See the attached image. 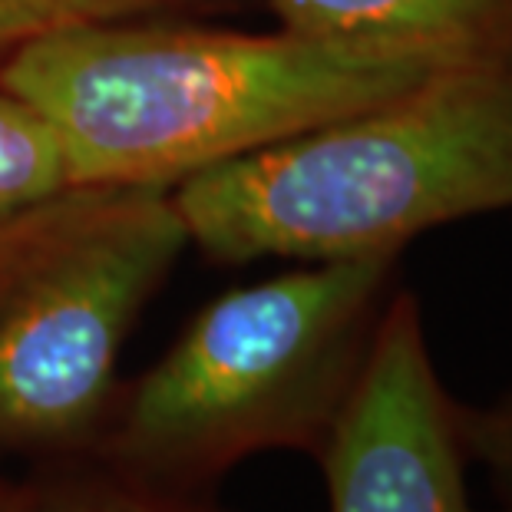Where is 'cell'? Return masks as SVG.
Listing matches in <instances>:
<instances>
[{
	"mask_svg": "<svg viewBox=\"0 0 512 512\" xmlns=\"http://www.w3.org/2000/svg\"><path fill=\"white\" fill-rule=\"evenodd\" d=\"M291 34L440 67H512V0H265Z\"/></svg>",
	"mask_w": 512,
	"mask_h": 512,
	"instance_id": "8992f818",
	"label": "cell"
},
{
	"mask_svg": "<svg viewBox=\"0 0 512 512\" xmlns=\"http://www.w3.org/2000/svg\"><path fill=\"white\" fill-rule=\"evenodd\" d=\"M70 185L60 136L34 106L0 90V219Z\"/></svg>",
	"mask_w": 512,
	"mask_h": 512,
	"instance_id": "9c48e42d",
	"label": "cell"
},
{
	"mask_svg": "<svg viewBox=\"0 0 512 512\" xmlns=\"http://www.w3.org/2000/svg\"><path fill=\"white\" fill-rule=\"evenodd\" d=\"M185 248L166 189L63 185L0 219V460L90 456L119 351Z\"/></svg>",
	"mask_w": 512,
	"mask_h": 512,
	"instance_id": "277c9868",
	"label": "cell"
},
{
	"mask_svg": "<svg viewBox=\"0 0 512 512\" xmlns=\"http://www.w3.org/2000/svg\"><path fill=\"white\" fill-rule=\"evenodd\" d=\"M470 470L483 479L479 512H512V387L489 403H463Z\"/></svg>",
	"mask_w": 512,
	"mask_h": 512,
	"instance_id": "30bf717a",
	"label": "cell"
},
{
	"mask_svg": "<svg viewBox=\"0 0 512 512\" xmlns=\"http://www.w3.org/2000/svg\"><path fill=\"white\" fill-rule=\"evenodd\" d=\"M248 0H0V67L34 43L126 17H225Z\"/></svg>",
	"mask_w": 512,
	"mask_h": 512,
	"instance_id": "ba28073f",
	"label": "cell"
},
{
	"mask_svg": "<svg viewBox=\"0 0 512 512\" xmlns=\"http://www.w3.org/2000/svg\"><path fill=\"white\" fill-rule=\"evenodd\" d=\"M215 265L403 255L433 228L512 212V67H437L172 189Z\"/></svg>",
	"mask_w": 512,
	"mask_h": 512,
	"instance_id": "7a4b0ae2",
	"label": "cell"
},
{
	"mask_svg": "<svg viewBox=\"0 0 512 512\" xmlns=\"http://www.w3.org/2000/svg\"><path fill=\"white\" fill-rule=\"evenodd\" d=\"M440 63L209 17H126L20 50L0 90L57 129L70 185L166 189L377 106Z\"/></svg>",
	"mask_w": 512,
	"mask_h": 512,
	"instance_id": "6da1fadb",
	"label": "cell"
},
{
	"mask_svg": "<svg viewBox=\"0 0 512 512\" xmlns=\"http://www.w3.org/2000/svg\"><path fill=\"white\" fill-rule=\"evenodd\" d=\"M0 512H225L205 496L172 493L110 466L63 460L30 466L27 476H0Z\"/></svg>",
	"mask_w": 512,
	"mask_h": 512,
	"instance_id": "52a82bcc",
	"label": "cell"
},
{
	"mask_svg": "<svg viewBox=\"0 0 512 512\" xmlns=\"http://www.w3.org/2000/svg\"><path fill=\"white\" fill-rule=\"evenodd\" d=\"M400 261L291 265L219 294L156 364L119 380L90 460L189 496L258 453L318 460L400 288Z\"/></svg>",
	"mask_w": 512,
	"mask_h": 512,
	"instance_id": "3957f363",
	"label": "cell"
},
{
	"mask_svg": "<svg viewBox=\"0 0 512 512\" xmlns=\"http://www.w3.org/2000/svg\"><path fill=\"white\" fill-rule=\"evenodd\" d=\"M318 466L331 512H479L463 403L440 380L420 301L403 285Z\"/></svg>",
	"mask_w": 512,
	"mask_h": 512,
	"instance_id": "5b68a950",
	"label": "cell"
}]
</instances>
